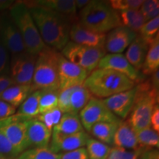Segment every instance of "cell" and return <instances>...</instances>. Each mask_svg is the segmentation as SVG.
<instances>
[{"label":"cell","mask_w":159,"mask_h":159,"mask_svg":"<svg viewBox=\"0 0 159 159\" xmlns=\"http://www.w3.org/2000/svg\"><path fill=\"white\" fill-rule=\"evenodd\" d=\"M26 5L43 43L55 50H62L70 40L71 25L77 21L76 18L60 14L51 10L33 5L30 2H26Z\"/></svg>","instance_id":"6da1fadb"},{"label":"cell","mask_w":159,"mask_h":159,"mask_svg":"<svg viewBox=\"0 0 159 159\" xmlns=\"http://www.w3.org/2000/svg\"><path fill=\"white\" fill-rule=\"evenodd\" d=\"M134 81L125 75L108 69L97 68L85 79L83 85L91 95L105 99L135 87Z\"/></svg>","instance_id":"7a4b0ae2"},{"label":"cell","mask_w":159,"mask_h":159,"mask_svg":"<svg viewBox=\"0 0 159 159\" xmlns=\"http://www.w3.org/2000/svg\"><path fill=\"white\" fill-rule=\"evenodd\" d=\"M136 87V95L128 122L135 132L150 127V118L158 105V91L152 86L150 79L144 80Z\"/></svg>","instance_id":"3957f363"},{"label":"cell","mask_w":159,"mask_h":159,"mask_svg":"<svg viewBox=\"0 0 159 159\" xmlns=\"http://www.w3.org/2000/svg\"><path fill=\"white\" fill-rule=\"evenodd\" d=\"M61 53L46 47L37 55L30 92L35 91L60 90L58 60Z\"/></svg>","instance_id":"277c9868"},{"label":"cell","mask_w":159,"mask_h":159,"mask_svg":"<svg viewBox=\"0 0 159 159\" xmlns=\"http://www.w3.org/2000/svg\"><path fill=\"white\" fill-rule=\"evenodd\" d=\"M79 21L85 27L100 33H108L121 26L118 12L108 2L91 0L80 11Z\"/></svg>","instance_id":"5b68a950"},{"label":"cell","mask_w":159,"mask_h":159,"mask_svg":"<svg viewBox=\"0 0 159 159\" xmlns=\"http://www.w3.org/2000/svg\"><path fill=\"white\" fill-rule=\"evenodd\" d=\"M10 16L22 37L27 52L33 55H39L47 45L39 34L26 3H13L10 7Z\"/></svg>","instance_id":"8992f818"},{"label":"cell","mask_w":159,"mask_h":159,"mask_svg":"<svg viewBox=\"0 0 159 159\" xmlns=\"http://www.w3.org/2000/svg\"><path fill=\"white\" fill-rule=\"evenodd\" d=\"M61 55L70 62L81 67L90 74L96 69L100 60L106 55L102 48L90 47L69 41L61 50Z\"/></svg>","instance_id":"52a82bcc"},{"label":"cell","mask_w":159,"mask_h":159,"mask_svg":"<svg viewBox=\"0 0 159 159\" xmlns=\"http://www.w3.org/2000/svg\"><path fill=\"white\" fill-rule=\"evenodd\" d=\"M30 119L14 114L0 120V130L19 154L28 150L27 131Z\"/></svg>","instance_id":"ba28073f"},{"label":"cell","mask_w":159,"mask_h":159,"mask_svg":"<svg viewBox=\"0 0 159 159\" xmlns=\"http://www.w3.org/2000/svg\"><path fill=\"white\" fill-rule=\"evenodd\" d=\"M79 118L84 130L89 133L94 125L100 122H119L121 119L115 116L102 99L91 97L87 105L79 113Z\"/></svg>","instance_id":"9c48e42d"},{"label":"cell","mask_w":159,"mask_h":159,"mask_svg":"<svg viewBox=\"0 0 159 159\" xmlns=\"http://www.w3.org/2000/svg\"><path fill=\"white\" fill-rule=\"evenodd\" d=\"M37 55L27 52L12 56L10 63V77L15 84L30 86Z\"/></svg>","instance_id":"30bf717a"},{"label":"cell","mask_w":159,"mask_h":159,"mask_svg":"<svg viewBox=\"0 0 159 159\" xmlns=\"http://www.w3.org/2000/svg\"><path fill=\"white\" fill-rule=\"evenodd\" d=\"M89 73L70 62L61 54L58 60V80L60 91L82 85Z\"/></svg>","instance_id":"8fae6325"},{"label":"cell","mask_w":159,"mask_h":159,"mask_svg":"<svg viewBox=\"0 0 159 159\" xmlns=\"http://www.w3.org/2000/svg\"><path fill=\"white\" fill-rule=\"evenodd\" d=\"M97 68L112 69L125 75L135 83L144 80L145 76L128 62L122 54H106L99 61Z\"/></svg>","instance_id":"7c38bea8"},{"label":"cell","mask_w":159,"mask_h":159,"mask_svg":"<svg viewBox=\"0 0 159 159\" xmlns=\"http://www.w3.org/2000/svg\"><path fill=\"white\" fill-rule=\"evenodd\" d=\"M106 34L95 32L85 27L79 21L73 22L69 32L70 41L90 47L105 49Z\"/></svg>","instance_id":"4fadbf2b"},{"label":"cell","mask_w":159,"mask_h":159,"mask_svg":"<svg viewBox=\"0 0 159 159\" xmlns=\"http://www.w3.org/2000/svg\"><path fill=\"white\" fill-rule=\"evenodd\" d=\"M0 40L12 56L26 52L22 37L12 20H2L0 23Z\"/></svg>","instance_id":"5bb4252c"},{"label":"cell","mask_w":159,"mask_h":159,"mask_svg":"<svg viewBox=\"0 0 159 159\" xmlns=\"http://www.w3.org/2000/svg\"><path fill=\"white\" fill-rule=\"evenodd\" d=\"M90 136L85 131L62 136L52 133L49 149L55 153H63L85 148Z\"/></svg>","instance_id":"9a60e30c"},{"label":"cell","mask_w":159,"mask_h":159,"mask_svg":"<svg viewBox=\"0 0 159 159\" xmlns=\"http://www.w3.org/2000/svg\"><path fill=\"white\" fill-rule=\"evenodd\" d=\"M136 33L131 30L119 26L108 32L105 41V49L111 54H122L128 49L133 41L136 39Z\"/></svg>","instance_id":"2e32d148"},{"label":"cell","mask_w":159,"mask_h":159,"mask_svg":"<svg viewBox=\"0 0 159 159\" xmlns=\"http://www.w3.org/2000/svg\"><path fill=\"white\" fill-rule=\"evenodd\" d=\"M136 87L118 93L102 101L107 108L119 119H125L129 116L135 100Z\"/></svg>","instance_id":"e0dca14e"},{"label":"cell","mask_w":159,"mask_h":159,"mask_svg":"<svg viewBox=\"0 0 159 159\" xmlns=\"http://www.w3.org/2000/svg\"><path fill=\"white\" fill-rule=\"evenodd\" d=\"M52 131L36 118L30 119L27 138L29 148H47L51 141Z\"/></svg>","instance_id":"ac0fdd59"},{"label":"cell","mask_w":159,"mask_h":159,"mask_svg":"<svg viewBox=\"0 0 159 159\" xmlns=\"http://www.w3.org/2000/svg\"><path fill=\"white\" fill-rule=\"evenodd\" d=\"M113 145L125 150H135L139 149L136 134L127 121H121L115 133Z\"/></svg>","instance_id":"d6986e66"},{"label":"cell","mask_w":159,"mask_h":159,"mask_svg":"<svg viewBox=\"0 0 159 159\" xmlns=\"http://www.w3.org/2000/svg\"><path fill=\"white\" fill-rule=\"evenodd\" d=\"M149 49V44L139 35H137L128 47L125 57L135 69L140 71Z\"/></svg>","instance_id":"ffe728a7"},{"label":"cell","mask_w":159,"mask_h":159,"mask_svg":"<svg viewBox=\"0 0 159 159\" xmlns=\"http://www.w3.org/2000/svg\"><path fill=\"white\" fill-rule=\"evenodd\" d=\"M30 2L71 18H75L77 13L75 0H37Z\"/></svg>","instance_id":"44dd1931"},{"label":"cell","mask_w":159,"mask_h":159,"mask_svg":"<svg viewBox=\"0 0 159 159\" xmlns=\"http://www.w3.org/2000/svg\"><path fill=\"white\" fill-rule=\"evenodd\" d=\"M82 131L85 130L83 128L78 115L66 113V114H63L58 124L53 128L52 133L66 136Z\"/></svg>","instance_id":"7402d4cb"},{"label":"cell","mask_w":159,"mask_h":159,"mask_svg":"<svg viewBox=\"0 0 159 159\" xmlns=\"http://www.w3.org/2000/svg\"><path fill=\"white\" fill-rule=\"evenodd\" d=\"M30 86L14 84L0 95V98L16 108L22 104L30 94Z\"/></svg>","instance_id":"603a6c76"},{"label":"cell","mask_w":159,"mask_h":159,"mask_svg":"<svg viewBox=\"0 0 159 159\" xmlns=\"http://www.w3.org/2000/svg\"><path fill=\"white\" fill-rule=\"evenodd\" d=\"M119 122L97 123L92 127L89 133L99 142L107 145H113V140Z\"/></svg>","instance_id":"cb8c5ba5"},{"label":"cell","mask_w":159,"mask_h":159,"mask_svg":"<svg viewBox=\"0 0 159 159\" xmlns=\"http://www.w3.org/2000/svg\"><path fill=\"white\" fill-rule=\"evenodd\" d=\"M42 91H35L30 93L18 109L19 116L27 119L36 118L39 114V102Z\"/></svg>","instance_id":"d4e9b609"},{"label":"cell","mask_w":159,"mask_h":159,"mask_svg":"<svg viewBox=\"0 0 159 159\" xmlns=\"http://www.w3.org/2000/svg\"><path fill=\"white\" fill-rule=\"evenodd\" d=\"M159 68V37L149 45L141 72L144 75H151Z\"/></svg>","instance_id":"484cf974"},{"label":"cell","mask_w":159,"mask_h":159,"mask_svg":"<svg viewBox=\"0 0 159 159\" xmlns=\"http://www.w3.org/2000/svg\"><path fill=\"white\" fill-rule=\"evenodd\" d=\"M91 94L84 85H78L72 89L70 97V114L78 115L91 98Z\"/></svg>","instance_id":"4316f807"},{"label":"cell","mask_w":159,"mask_h":159,"mask_svg":"<svg viewBox=\"0 0 159 159\" xmlns=\"http://www.w3.org/2000/svg\"><path fill=\"white\" fill-rule=\"evenodd\" d=\"M121 26L139 33L144 24L146 22L139 10H129V11L118 12Z\"/></svg>","instance_id":"83f0119b"},{"label":"cell","mask_w":159,"mask_h":159,"mask_svg":"<svg viewBox=\"0 0 159 159\" xmlns=\"http://www.w3.org/2000/svg\"><path fill=\"white\" fill-rule=\"evenodd\" d=\"M85 146L89 159H108L110 156L111 147L95 139L89 137Z\"/></svg>","instance_id":"f1b7e54d"},{"label":"cell","mask_w":159,"mask_h":159,"mask_svg":"<svg viewBox=\"0 0 159 159\" xmlns=\"http://www.w3.org/2000/svg\"><path fill=\"white\" fill-rule=\"evenodd\" d=\"M136 138L139 146L142 148H156L159 147V136L158 133L149 128L142 129L136 131Z\"/></svg>","instance_id":"f546056e"},{"label":"cell","mask_w":159,"mask_h":159,"mask_svg":"<svg viewBox=\"0 0 159 159\" xmlns=\"http://www.w3.org/2000/svg\"><path fill=\"white\" fill-rule=\"evenodd\" d=\"M158 31L159 16L150 21H146L139 30V35L150 45L155 39L159 37Z\"/></svg>","instance_id":"4dcf8cb0"},{"label":"cell","mask_w":159,"mask_h":159,"mask_svg":"<svg viewBox=\"0 0 159 159\" xmlns=\"http://www.w3.org/2000/svg\"><path fill=\"white\" fill-rule=\"evenodd\" d=\"M61 153H55L47 148H30L24 151L16 159H60Z\"/></svg>","instance_id":"1f68e13d"},{"label":"cell","mask_w":159,"mask_h":159,"mask_svg":"<svg viewBox=\"0 0 159 159\" xmlns=\"http://www.w3.org/2000/svg\"><path fill=\"white\" fill-rule=\"evenodd\" d=\"M60 90L42 91L39 102V114L57 107Z\"/></svg>","instance_id":"d6a6232c"},{"label":"cell","mask_w":159,"mask_h":159,"mask_svg":"<svg viewBox=\"0 0 159 159\" xmlns=\"http://www.w3.org/2000/svg\"><path fill=\"white\" fill-rule=\"evenodd\" d=\"M63 113L57 108L52 109L50 111H46L42 114L38 115L36 119L41 122L49 130H52L53 128L58 124L62 116Z\"/></svg>","instance_id":"836d02e7"},{"label":"cell","mask_w":159,"mask_h":159,"mask_svg":"<svg viewBox=\"0 0 159 159\" xmlns=\"http://www.w3.org/2000/svg\"><path fill=\"white\" fill-rule=\"evenodd\" d=\"M145 21H150L158 16L159 1L158 0H146L143 2L139 8Z\"/></svg>","instance_id":"e575fe53"},{"label":"cell","mask_w":159,"mask_h":159,"mask_svg":"<svg viewBox=\"0 0 159 159\" xmlns=\"http://www.w3.org/2000/svg\"><path fill=\"white\" fill-rule=\"evenodd\" d=\"M143 2V0H111L108 3L113 9L119 12L129 10H139Z\"/></svg>","instance_id":"d590c367"},{"label":"cell","mask_w":159,"mask_h":159,"mask_svg":"<svg viewBox=\"0 0 159 159\" xmlns=\"http://www.w3.org/2000/svg\"><path fill=\"white\" fill-rule=\"evenodd\" d=\"M142 149L139 148L137 150H130L114 147L111 148L110 156L114 159H139Z\"/></svg>","instance_id":"8d00e7d4"},{"label":"cell","mask_w":159,"mask_h":159,"mask_svg":"<svg viewBox=\"0 0 159 159\" xmlns=\"http://www.w3.org/2000/svg\"><path fill=\"white\" fill-rule=\"evenodd\" d=\"M0 154L11 159H16L20 155L1 130H0Z\"/></svg>","instance_id":"74e56055"},{"label":"cell","mask_w":159,"mask_h":159,"mask_svg":"<svg viewBox=\"0 0 159 159\" xmlns=\"http://www.w3.org/2000/svg\"><path fill=\"white\" fill-rule=\"evenodd\" d=\"M73 88L67 89L60 91L57 102V108L61 111L63 114L69 113L70 111V97Z\"/></svg>","instance_id":"f35d334b"},{"label":"cell","mask_w":159,"mask_h":159,"mask_svg":"<svg viewBox=\"0 0 159 159\" xmlns=\"http://www.w3.org/2000/svg\"><path fill=\"white\" fill-rule=\"evenodd\" d=\"M9 52L0 40V75H10Z\"/></svg>","instance_id":"ab89813d"},{"label":"cell","mask_w":159,"mask_h":159,"mask_svg":"<svg viewBox=\"0 0 159 159\" xmlns=\"http://www.w3.org/2000/svg\"><path fill=\"white\" fill-rule=\"evenodd\" d=\"M60 159H89L85 148L61 153Z\"/></svg>","instance_id":"60d3db41"},{"label":"cell","mask_w":159,"mask_h":159,"mask_svg":"<svg viewBox=\"0 0 159 159\" xmlns=\"http://www.w3.org/2000/svg\"><path fill=\"white\" fill-rule=\"evenodd\" d=\"M16 112V108L12 106L3 99L0 98V120L7 119L14 115Z\"/></svg>","instance_id":"b9f144b4"},{"label":"cell","mask_w":159,"mask_h":159,"mask_svg":"<svg viewBox=\"0 0 159 159\" xmlns=\"http://www.w3.org/2000/svg\"><path fill=\"white\" fill-rule=\"evenodd\" d=\"M139 159H159V152L156 148H143Z\"/></svg>","instance_id":"7bdbcfd3"},{"label":"cell","mask_w":159,"mask_h":159,"mask_svg":"<svg viewBox=\"0 0 159 159\" xmlns=\"http://www.w3.org/2000/svg\"><path fill=\"white\" fill-rule=\"evenodd\" d=\"M150 127L156 132H159V107L157 105L154 108L150 118Z\"/></svg>","instance_id":"ee69618b"},{"label":"cell","mask_w":159,"mask_h":159,"mask_svg":"<svg viewBox=\"0 0 159 159\" xmlns=\"http://www.w3.org/2000/svg\"><path fill=\"white\" fill-rule=\"evenodd\" d=\"M15 83L10 75H0V95Z\"/></svg>","instance_id":"f6af8a7d"},{"label":"cell","mask_w":159,"mask_h":159,"mask_svg":"<svg viewBox=\"0 0 159 159\" xmlns=\"http://www.w3.org/2000/svg\"><path fill=\"white\" fill-rule=\"evenodd\" d=\"M158 70L155 71L153 74L151 75V78L150 79L152 86H153L154 89L158 91L159 90V71Z\"/></svg>","instance_id":"bcb514c9"},{"label":"cell","mask_w":159,"mask_h":159,"mask_svg":"<svg viewBox=\"0 0 159 159\" xmlns=\"http://www.w3.org/2000/svg\"><path fill=\"white\" fill-rule=\"evenodd\" d=\"M75 7H76L77 11H80L81 10L86 6L90 2V0H75Z\"/></svg>","instance_id":"7dc6e473"},{"label":"cell","mask_w":159,"mask_h":159,"mask_svg":"<svg viewBox=\"0 0 159 159\" xmlns=\"http://www.w3.org/2000/svg\"><path fill=\"white\" fill-rule=\"evenodd\" d=\"M13 2V1H0V10L10 8Z\"/></svg>","instance_id":"c3c4849f"},{"label":"cell","mask_w":159,"mask_h":159,"mask_svg":"<svg viewBox=\"0 0 159 159\" xmlns=\"http://www.w3.org/2000/svg\"><path fill=\"white\" fill-rule=\"evenodd\" d=\"M0 159H11V158H7V157L2 156V155L0 154Z\"/></svg>","instance_id":"681fc988"},{"label":"cell","mask_w":159,"mask_h":159,"mask_svg":"<svg viewBox=\"0 0 159 159\" xmlns=\"http://www.w3.org/2000/svg\"><path fill=\"white\" fill-rule=\"evenodd\" d=\"M108 159H114V158H113V157H111V156H109V157H108Z\"/></svg>","instance_id":"f907efd6"}]
</instances>
